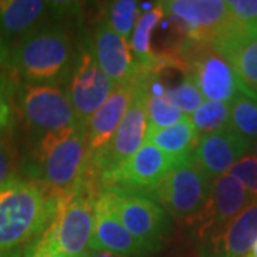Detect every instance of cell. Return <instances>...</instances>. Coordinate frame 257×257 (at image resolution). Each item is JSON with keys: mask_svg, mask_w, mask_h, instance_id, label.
Wrapping results in <instances>:
<instances>
[{"mask_svg": "<svg viewBox=\"0 0 257 257\" xmlns=\"http://www.w3.org/2000/svg\"><path fill=\"white\" fill-rule=\"evenodd\" d=\"M18 177V162L8 139H0V184Z\"/></svg>", "mask_w": 257, "mask_h": 257, "instance_id": "4dcf8cb0", "label": "cell"}, {"mask_svg": "<svg viewBox=\"0 0 257 257\" xmlns=\"http://www.w3.org/2000/svg\"><path fill=\"white\" fill-rule=\"evenodd\" d=\"M84 257H124V256H117V254H111V253H106V251H92V253H87Z\"/></svg>", "mask_w": 257, "mask_h": 257, "instance_id": "e575fe53", "label": "cell"}, {"mask_svg": "<svg viewBox=\"0 0 257 257\" xmlns=\"http://www.w3.org/2000/svg\"><path fill=\"white\" fill-rule=\"evenodd\" d=\"M138 18V2H135V0H119V2L111 3L107 25L119 36L126 39L132 35L133 29L136 26Z\"/></svg>", "mask_w": 257, "mask_h": 257, "instance_id": "4316f807", "label": "cell"}, {"mask_svg": "<svg viewBox=\"0 0 257 257\" xmlns=\"http://www.w3.org/2000/svg\"><path fill=\"white\" fill-rule=\"evenodd\" d=\"M9 67L26 83L59 84L73 69V46L62 26L35 28L10 52Z\"/></svg>", "mask_w": 257, "mask_h": 257, "instance_id": "3957f363", "label": "cell"}, {"mask_svg": "<svg viewBox=\"0 0 257 257\" xmlns=\"http://www.w3.org/2000/svg\"><path fill=\"white\" fill-rule=\"evenodd\" d=\"M106 193L111 209L130 231L150 251L159 248L167 230L166 211L147 194L119 187L101 189Z\"/></svg>", "mask_w": 257, "mask_h": 257, "instance_id": "9c48e42d", "label": "cell"}, {"mask_svg": "<svg viewBox=\"0 0 257 257\" xmlns=\"http://www.w3.org/2000/svg\"><path fill=\"white\" fill-rule=\"evenodd\" d=\"M165 16L163 5L162 2H159L156 6L143 12L139 16L136 26L132 32L128 46L136 57V62L140 66L142 72L145 73H153L155 70L157 56L152 52V35Z\"/></svg>", "mask_w": 257, "mask_h": 257, "instance_id": "7402d4cb", "label": "cell"}, {"mask_svg": "<svg viewBox=\"0 0 257 257\" xmlns=\"http://www.w3.org/2000/svg\"><path fill=\"white\" fill-rule=\"evenodd\" d=\"M250 150L254 153V157H257V140H254L253 143H251V146H250Z\"/></svg>", "mask_w": 257, "mask_h": 257, "instance_id": "8d00e7d4", "label": "cell"}, {"mask_svg": "<svg viewBox=\"0 0 257 257\" xmlns=\"http://www.w3.org/2000/svg\"><path fill=\"white\" fill-rule=\"evenodd\" d=\"M247 257H257V240L254 241V244H253V247L250 250V253L247 254Z\"/></svg>", "mask_w": 257, "mask_h": 257, "instance_id": "d590c367", "label": "cell"}, {"mask_svg": "<svg viewBox=\"0 0 257 257\" xmlns=\"http://www.w3.org/2000/svg\"><path fill=\"white\" fill-rule=\"evenodd\" d=\"M26 254L28 257H70L67 254H64L62 251L56 250V248L49 247L42 244L40 241L35 240L28 248H26Z\"/></svg>", "mask_w": 257, "mask_h": 257, "instance_id": "1f68e13d", "label": "cell"}, {"mask_svg": "<svg viewBox=\"0 0 257 257\" xmlns=\"http://www.w3.org/2000/svg\"><path fill=\"white\" fill-rule=\"evenodd\" d=\"M0 257H28L26 254V250L23 248H12V250H5V251H0Z\"/></svg>", "mask_w": 257, "mask_h": 257, "instance_id": "836d02e7", "label": "cell"}, {"mask_svg": "<svg viewBox=\"0 0 257 257\" xmlns=\"http://www.w3.org/2000/svg\"><path fill=\"white\" fill-rule=\"evenodd\" d=\"M189 120L200 136L230 128V104L204 100L202 106L189 116Z\"/></svg>", "mask_w": 257, "mask_h": 257, "instance_id": "d4e9b609", "label": "cell"}, {"mask_svg": "<svg viewBox=\"0 0 257 257\" xmlns=\"http://www.w3.org/2000/svg\"><path fill=\"white\" fill-rule=\"evenodd\" d=\"M62 194L35 180L0 184V251L22 247L45 231Z\"/></svg>", "mask_w": 257, "mask_h": 257, "instance_id": "7a4b0ae2", "label": "cell"}, {"mask_svg": "<svg viewBox=\"0 0 257 257\" xmlns=\"http://www.w3.org/2000/svg\"><path fill=\"white\" fill-rule=\"evenodd\" d=\"M19 106L37 138L63 132L79 123L69 94L57 84L23 82L19 89Z\"/></svg>", "mask_w": 257, "mask_h": 257, "instance_id": "52a82bcc", "label": "cell"}, {"mask_svg": "<svg viewBox=\"0 0 257 257\" xmlns=\"http://www.w3.org/2000/svg\"><path fill=\"white\" fill-rule=\"evenodd\" d=\"M52 3L42 0H0V33L15 37L28 35Z\"/></svg>", "mask_w": 257, "mask_h": 257, "instance_id": "ffe728a7", "label": "cell"}, {"mask_svg": "<svg viewBox=\"0 0 257 257\" xmlns=\"http://www.w3.org/2000/svg\"><path fill=\"white\" fill-rule=\"evenodd\" d=\"M180 162L183 160L169 156L156 146L145 142L126 162L101 175L97 183H100L103 189L119 187L146 193L160 183Z\"/></svg>", "mask_w": 257, "mask_h": 257, "instance_id": "8fae6325", "label": "cell"}, {"mask_svg": "<svg viewBox=\"0 0 257 257\" xmlns=\"http://www.w3.org/2000/svg\"><path fill=\"white\" fill-rule=\"evenodd\" d=\"M186 63L203 97L210 101L231 103L239 94V83L226 57L211 46L187 40L183 49Z\"/></svg>", "mask_w": 257, "mask_h": 257, "instance_id": "30bf717a", "label": "cell"}, {"mask_svg": "<svg viewBox=\"0 0 257 257\" xmlns=\"http://www.w3.org/2000/svg\"><path fill=\"white\" fill-rule=\"evenodd\" d=\"M165 94L186 116H190L204 103L202 92L196 86L190 73L184 74L183 80L176 84L175 87L165 89Z\"/></svg>", "mask_w": 257, "mask_h": 257, "instance_id": "484cf974", "label": "cell"}, {"mask_svg": "<svg viewBox=\"0 0 257 257\" xmlns=\"http://www.w3.org/2000/svg\"><path fill=\"white\" fill-rule=\"evenodd\" d=\"M214 50L230 63L240 92L257 101V28L240 23Z\"/></svg>", "mask_w": 257, "mask_h": 257, "instance_id": "ac0fdd59", "label": "cell"}, {"mask_svg": "<svg viewBox=\"0 0 257 257\" xmlns=\"http://www.w3.org/2000/svg\"><path fill=\"white\" fill-rule=\"evenodd\" d=\"M227 6L236 22L257 28V0H230Z\"/></svg>", "mask_w": 257, "mask_h": 257, "instance_id": "f546056e", "label": "cell"}, {"mask_svg": "<svg viewBox=\"0 0 257 257\" xmlns=\"http://www.w3.org/2000/svg\"><path fill=\"white\" fill-rule=\"evenodd\" d=\"M147 128H165L173 126L186 117L165 94V87H162L156 79H150L147 83Z\"/></svg>", "mask_w": 257, "mask_h": 257, "instance_id": "603a6c76", "label": "cell"}, {"mask_svg": "<svg viewBox=\"0 0 257 257\" xmlns=\"http://www.w3.org/2000/svg\"><path fill=\"white\" fill-rule=\"evenodd\" d=\"M150 74L143 73L138 79L133 101L126 111L114 136L97 153L90 155V166L96 183L101 175L111 172L128 157L133 156L143 145L147 133V82Z\"/></svg>", "mask_w": 257, "mask_h": 257, "instance_id": "8992f818", "label": "cell"}, {"mask_svg": "<svg viewBox=\"0 0 257 257\" xmlns=\"http://www.w3.org/2000/svg\"><path fill=\"white\" fill-rule=\"evenodd\" d=\"M210 183V179L192 156L180 162L160 183L145 194L172 217L192 223L207 200Z\"/></svg>", "mask_w": 257, "mask_h": 257, "instance_id": "5b68a950", "label": "cell"}, {"mask_svg": "<svg viewBox=\"0 0 257 257\" xmlns=\"http://www.w3.org/2000/svg\"><path fill=\"white\" fill-rule=\"evenodd\" d=\"M9 57H10V50L5 39L0 33V67H9Z\"/></svg>", "mask_w": 257, "mask_h": 257, "instance_id": "d6a6232c", "label": "cell"}, {"mask_svg": "<svg viewBox=\"0 0 257 257\" xmlns=\"http://www.w3.org/2000/svg\"><path fill=\"white\" fill-rule=\"evenodd\" d=\"M165 15L176 20L189 42L214 47L227 35L234 19L223 0L162 2Z\"/></svg>", "mask_w": 257, "mask_h": 257, "instance_id": "ba28073f", "label": "cell"}, {"mask_svg": "<svg viewBox=\"0 0 257 257\" xmlns=\"http://www.w3.org/2000/svg\"><path fill=\"white\" fill-rule=\"evenodd\" d=\"M253 200L254 199L241 183L227 173L213 179L207 200L202 211L192 221L197 224L199 240L220 229Z\"/></svg>", "mask_w": 257, "mask_h": 257, "instance_id": "4fadbf2b", "label": "cell"}, {"mask_svg": "<svg viewBox=\"0 0 257 257\" xmlns=\"http://www.w3.org/2000/svg\"><path fill=\"white\" fill-rule=\"evenodd\" d=\"M136 87H138V80L130 84L114 86L107 100L89 119L86 124V132H87V145L90 155H94L103 147L107 146V143L114 136L116 130L133 101V97L136 94Z\"/></svg>", "mask_w": 257, "mask_h": 257, "instance_id": "d6986e66", "label": "cell"}, {"mask_svg": "<svg viewBox=\"0 0 257 257\" xmlns=\"http://www.w3.org/2000/svg\"><path fill=\"white\" fill-rule=\"evenodd\" d=\"M113 89V82L96 62L92 45H83L67 90L77 121L86 126L89 119L107 100Z\"/></svg>", "mask_w": 257, "mask_h": 257, "instance_id": "7c38bea8", "label": "cell"}, {"mask_svg": "<svg viewBox=\"0 0 257 257\" xmlns=\"http://www.w3.org/2000/svg\"><path fill=\"white\" fill-rule=\"evenodd\" d=\"M29 173L62 196L82 190L96 192L86 126L77 123L63 132L37 138Z\"/></svg>", "mask_w": 257, "mask_h": 257, "instance_id": "6da1fadb", "label": "cell"}, {"mask_svg": "<svg viewBox=\"0 0 257 257\" xmlns=\"http://www.w3.org/2000/svg\"><path fill=\"white\" fill-rule=\"evenodd\" d=\"M227 175L240 182L253 199H257V157L251 155L241 157Z\"/></svg>", "mask_w": 257, "mask_h": 257, "instance_id": "f1b7e54d", "label": "cell"}, {"mask_svg": "<svg viewBox=\"0 0 257 257\" xmlns=\"http://www.w3.org/2000/svg\"><path fill=\"white\" fill-rule=\"evenodd\" d=\"M250 143L236 135L231 128H224L200 136L193 152V159L206 176L213 180L229 173L230 169L250 152Z\"/></svg>", "mask_w": 257, "mask_h": 257, "instance_id": "e0dca14e", "label": "cell"}, {"mask_svg": "<svg viewBox=\"0 0 257 257\" xmlns=\"http://www.w3.org/2000/svg\"><path fill=\"white\" fill-rule=\"evenodd\" d=\"M92 46L96 62L114 86L130 84L143 74L127 40L119 36L107 22L96 26Z\"/></svg>", "mask_w": 257, "mask_h": 257, "instance_id": "2e32d148", "label": "cell"}, {"mask_svg": "<svg viewBox=\"0 0 257 257\" xmlns=\"http://www.w3.org/2000/svg\"><path fill=\"white\" fill-rule=\"evenodd\" d=\"M89 248L117 256H145L150 250L135 239L111 209L106 193L100 190L94 200V223Z\"/></svg>", "mask_w": 257, "mask_h": 257, "instance_id": "9a60e30c", "label": "cell"}, {"mask_svg": "<svg viewBox=\"0 0 257 257\" xmlns=\"http://www.w3.org/2000/svg\"><path fill=\"white\" fill-rule=\"evenodd\" d=\"M94 190H82L60 196L55 214L37 241L70 257L89 253L94 223Z\"/></svg>", "mask_w": 257, "mask_h": 257, "instance_id": "277c9868", "label": "cell"}, {"mask_svg": "<svg viewBox=\"0 0 257 257\" xmlns=\"http://www.w3.org/2000/svg\"><path fill=\"white\" fill-rule=\"evenodd\" d=\"M15 126L13 87L9 80L0 74V139H8Z\"/></svg>", "mask_w": 257, "mask_h": 257, "instance_id": "83f0119b", "label": "cell"}, {"mask_svg": "<svg viewBox=\"0 0 257 257\" xmlns=\"http://www.w3.org/2000/svg\"><path fill=\"white\" fill-rule=\"evenodd\" d=\"M200 140L189 117L165 128H147L145 142L156 146L169 156L184 160L193 156V152Z\"/></svg>", "mask_w": 257, "mask_h": 257, "instance_id": "44dd1931", "label": "cell"}, {"mask_svg": "<svg viewBox=\"0 0 257 257\" xmlns=\"http://www.w3.org/2000/svg\"><path fill=\"white\" fill-rule=\"evenodd\" d=\"M257 240V199L220 229L200 239V257H247Z\"/></svg>", "mask_w": 257, "mask_h": 257, "instance_id": "5bb4252c", "label": "cell"}, {"mask_svg": "<svg viewBox=\"0 0 257 257\" xmlns=\"http://www.w3.org/2000/svg\"><path fill=\"white\" fill-rule=\"evenodd\" d=\"M230 128L247 143L257 140V101L239 93L230 103Z\"/></svg>", "mask_w": 257, "mask_h": 257, "instance_id": "cb8c5ba5", "label": "cell"}]
</instances>
